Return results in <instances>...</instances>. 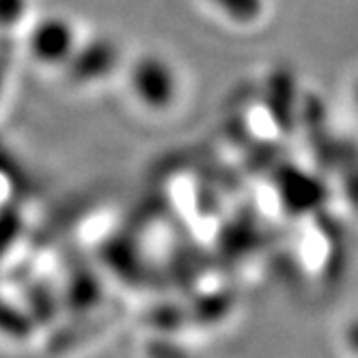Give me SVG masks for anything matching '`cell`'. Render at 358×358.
<instances>
[{"instance_id": "4", "label": "cell", "mask_w": 358, "mask_h": 358, "mask_svg": "<svg viewBox=\"0 0 358 358\" xmlns=\"http://www.w3.org/2000/svg\"><path fill=\"white\" fill-rule=\"evenodd\" d=\"M24 13V0H0V24L11 27Z\"/></svg>"}, {"instance_id": "2", "label": "cell", "mask_w": 358, "mask_h": 358, "mask_svg": "<svg viewBox=\"0 0 358 358\" xmlns=\"http://www.w3.org/2000/svg\"><path fill=\"white\" fill-rule=\"evenodd\" d=\"M29 50L37 63L43 65H63L69 63L78 50L73 27L63 17H45L31 33Z\"/></svg>"}, {"instance_id": "5", "label": "cell", "mask_w": 358, "mask_h": 358, "mask_svg": "<svg viewBox=\"0 0 358 358\" xmlns=\"http://www.w3.org/2000/svg\"><path fill=\"white\" fill-rule=\"evenodd\" d=\"M356 101H358V89H356Z\"/></svg>"}, {"instance_id": "3", "label": "cell", "mask_w": 358, "mask_h": 358, "mask_svg": "<svg viewBox=\"0 0 358 358\" xmlns=\"http://www.w3.org/2000/svg\"><path fill=\"white\" fill-rule=\"evenodd\" d=\"M214 3L227 13L240 22L255 20L262 11V0H214Z\"/></svg>"}, {"instance_id": "1", "label": "cell", "mask_w": 358, "mask_h": 358, "mask_svg": "<svg viewBox=\"0 0 358 358\" xmlns=\"http://www.w3.org/2000/svg\"><path fill=\"white\" fill-rule=\"evenodd\" d=\"M130 87L134 97L149 110H166L177 99L179 80L173 65L158 57H141L130 73Z\"/></svg>"}]
</instances>
